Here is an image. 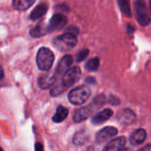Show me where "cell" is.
I'll list each match as a JSON object with an SVG mask.
<instances>
[{
    "label": "cell",
    "mask_w": 151,
    "mask_h": 151,
    "mask_svg": "<svg viewBox=\"0 0 151 151\" xmlns=\"http://www.w3.org/2000/svg\"><path fill=\"white\" fill-rule=\"evenodd\" d=\"M81 78V69L79 67H73L68 69L63 75L61 81L51 89L52 96H58L67 89L74 86Z\"/></svg>",
    "instance_id": "cell-1"
},
{
    "label": "cell",
    "mask_w": 151,
    "mask_h": 151,
    "mask_svg": "<svg viewBox=\"0 0 151 151\" xmlns=\"http://www.w3.org/2000/svg\"><path fill=\"white\" fill-rule=\"evenodd\" d=\"M91 89L88 86H78L74 89H72L68 95V101L71 104L76 105V106H79L86 102V101L90 98L91 96Z\"/></svg>",
    "instance_id": "cell-2"
},
{
    "label": "cell",
    "mask_w": 151,
    "mask_h": 151,
    "mask_svg": "<svg viewBox=\"0 0 151 151\" xmlns=\"http://www.w3.org/2000/svg\"><path fill=\"white\" fill-rule=\"evenodd\" d=\"M37 65L42 71H49L54 61L53 52L47 47H41L36 57Z\"/></svg>",
    "instance_id": "cell-3"
},
{
    "label": "cell",
    "mask_w": 151,
    "mask_h": 151,
    "mask_svg": "<svg viewBox=\"0 0 151 151\" xmlns=\"http://www.w3.org/2000/svg\"><path fill=\"white\" fill-rule=\"evenodd\" d=\"M55 48L61 52H68L72 50L78 44L77 36L72 35L70 33H65L55 37L52 41Z\"/></svg>",
    "instance_id": "cell-4"
},
{
    "label": "cell",
    "mask_w": 151,
    "mask_h": 151,
    "mask_svg": "<svg viewBox=\"0 0 151 151\" xmlns=\"http://www.w3.org/2000/svg\"><path fill=\"white\" fill-rule=\"evenodd\" d=\"M134 8L137 22L143 27L149 25L151 23V17L149 15L144 0H137V1H135Z\"/></svg>",
    "instance_id": "cell-5"
},
{
    "label": "cell",
    "mask_w": 151,
    "mask_h": 151,
    "mask_svg": "<svg viewBox=\"0 0 151 151\" xmlns=\"http://www.w3.org/2000/svg\"><path fill=\"white\" fill-rule=\"evenodd\" d=\"M117 129L114 126H106L102 128L101 131H99L96 134V142L99 144L105 143L111 139H113L115 136L117 135Z\"/></svg>",
    "instance_id": "cell-6"
},
{
    "label": "cell",
    "mask_w": 151,
    "mask_h": 151,
    "mask_svg": "<svg viewBox=\"0 0 151 151\" xmlns=\"http://www.w3.org/2000/svg\"><path fill=\"white\" fill-rule=\"evenodd\" d=\"M66 24H67V18L61 14H56L51 18L49 24L47 25L48 32L50 33L55 30H60L63 29L66 26Z\"/></svg>",
    "instance_id": "cell-7"
},
{
    "label": "cell",
    "mask_w": 151,
    "mask_h": 151,
    "mask_svg": "<svg viewBox=\"0 0 151 151\" xmlns=\"http://www.w3.org/2000/svg\"><path fill=\"white\" fill-rule=\"evenodd\" d=\"M73 62V58L71 55H65L64 57L61 58V60L59 61L58 66L54 71V75L56 76V78H58L59 76L63 75L68 69L70 68V66L72 65Z\"/></svg>",
    "instance_id": "cell-8"
},
{
    "label": "cell",
    "mask_w": 151,
    "mask_h": 151,
    "mask_svg": "<svg viewBox=\"0 0 151 151\" xmlns=\"http://www.w3.org/2000/svg\"><path fill=\"white\" fill-rule=\"evenodd\" d=\"M126 143V138L120 136L111 139L103 148V151H121Z\"/></svg>",
    "instance_id": "cell-9"
},
{
    "label": "cell",
    "mask_w": 151,
    "mask_h": 151,
    "mask_svg": "<svg viewBox=\"0 0 151 151\" xmlns=\"http://www.w3.org/2000/svg\"><path fill=\"white\" fill-rule=\"evenodd\" d=\"M116 119L124 124H132L135 119H136V115L135 113L131 110L130 109H125L121 110L120 112L117 113Z\"/></svg>",
    "instance_id": "cell-10"
},
{
    "label": "cell",
    "mask_w": 151,
    "mask_h": 151,
    "mask_svg": "<svg viewBox=\"0 0 151 151\" xmlns=\"http://www.w3.org/2000/svg\"><path fill=\"white\" fill-rule=\"evenodd\" d=\"M93 109L92 108V106H87V107H84L79 109L78 110H77L74 114L73 116V120L76 123H80L83 122L85 120H86L93 113Z\"/></svg>",
    "instance_id": "cell-11"
},
{
    "label": "cell",
    "mask_w": 151,
    "mask_h": 151,
    "mask_svg": "<svg viewBox=\"0 0 151 151\" xmlns=\"http://www.w3.org/2000/svg\"><path fill=\"white\" fill-rule=\"evenodd\" d=\"M113 116V110L110 109H105L100 112H98L93 118H92V123L93 124H101L107 120H109L111 116Z\"/></svg>",
    "instance_id": "cell-12"
},
{
    "label": "cell",
    "mask_w": 151,
    "mask_h": 151,
    "mask_svg": "<svg viewBox=\"0 0 151 151\" xmlns=\"http://www.w3.org/2000/svg\"><path fill=\"white\" fill-rule=\"evenodd\" d=\"M57 78L56 76L52 73V74H45L43 75L39 78L38 80V86L41 89H47L51 86H52L56 81H57Z\"/></svg>",
    "instance_id": "cell-13"
},
{
    "label": "cell",
    "mask_w": 151,
    "mask_h": 151,
    "mask_svg": "<svg viewBox=\"0 0 151 151\" xmlns=\"http://www.w3.org/2000/svg\"><path fill=\"white\" fill-rule=\"evenodd\" d=\"M146 138H147L146 131L144 129H137L131 134L129 141L132 146H139V144L145 141Z\"/></svg>",
    "instance_id": "cell-14"
},
{
    "label": "cell",
    "mask_w": 151,
    "mask_h": 151,
    "mask_svg": "<svg viewBox=\"0 0 151 151\" xmlns=\"http://www.w3.org/2000/svg\"><path fill=\"white\" fill-rule=\"evenodd\" d=\"M48 10V5L47 4H40L38 5L30 14L29 18L32 21H37L40 18H42Z\"/></svg>",
    "instance_id": "cell-15"
},
{
    "label": "cell",
    "mask_w": 151,
    "mask_h": 151,
    "mask_svg": "<svg viewBox=\"0 0 151 151\" xmlns=\"http://www.w3.org/2000/svg\"><path fill=\"white\" fill-rule=\"evenodd\" d=\"M48 29H47V25H45L44 22L38 23L35 28H33L29 34L32 37H41L46 34H48Z\"/></svg>",
    "instance_id": "cell-16"
},
{
    "label": "cell",
    "mask_w": 151,
    "mask_h": 151,
    "mask_svg": "<svg viewBox=\"0 0 151 151\" xmlns=\"http://www.w3.org/2000/svg\"><path fill=\"white\" fill-rule=\"evenodd\" d=\"M68 115V109L63 106H59L56 109L55 114L52 116V121L55 123H61L63 120L67 118Z\"/></svg>",
    "instance_id": "cell-17"
},
{
    "label": "cell",
    "mask_w": 151,
    "mask_h": 151,
    "mask_svg": "<svg viewBox=\"0 0 151 151\" xmlns=\"http://www.w3.org/2000/svg\"><path fill=\"white\" fill-rule=\"evenodd\" d=\"M36 0H13V6L19 11H25L29 9Z\"/></svg>",
    "instance_id": "cell-18"
},
{
    "label": "cell",
    "mask_w": 151,
    "mask_h": 151,
    "mask_svg": "<svg viewBox=\"0 0 151 151\" xmlns=\"http://www.w3.org/2000/svg\"><path fill=\"white\" fill-rule=\"evenodd\" d=\"M117 3H118L119 8L122 11V13L125 16L131 17L132 12H131V6H130L129 0H117Z\"/></svg>",
    "instance_id": "cell-19"
},
{
    "label": "cell",
    "mask_w": 151,
    "mask_h": 151,
    "mask_svg": "<svg viewBox=\"0 0 151 151\" xmlns=\"http://www.w3.org/2000/svg\"><path fill=\"white\" fill-rule=\"evenodd\" d=\"M99 66H100V60H99V58L96 57V58L91 59L90 60L87 61V63L86 65V68L88 71H96L99 68Z\"/></svg>",
    "instance_id": "cell-20"
},
{
    "label": "cell",
    "mask_w": 151,
    "mask_h": 151,
    "mask_svg": "<svg viewBox=\"0 0 151 151\" xmlns=\"http://www.w3.org/2000/svg\"><path fill=\"white\" fill-rule=\"evenodd\" d=\"M86 140V136L84 132H78L76 134V136L74 137L73 139V142L76 144V145H83L84 142Z\"/></svg>",
    "instance_id": "cell-21"
},
{
    "label": "cell",
    "mask_w": 151,
    "mask_h": 151,
    "mask_svg": "<svg viewBox=\"0 0 151 151\" xmlns=\"http://www.w3.org/2000/svg\"><path fill=\"white\" fill-rule=\"evenodd\" d=\"M89 54V50L88 49H83L81 50L78 55H77V61L78 62H80V61H83Z\"/></svg>",
    "instance_id": "cell-22"
},
{
    "label": "cell",
    "mask_w": 151,
    "mask_h": 151,
    "mask_svg": "<svg viewBox=\"0 0 151 151\" xmlns=\"http://www.w3.org/2000/svg\"><path fill=\"white\" fill-rule=\"evenodd\" d=\"M78 32H79V30L76 28V27H70V28H68V29H67V32L66 33H70V34H72V35H75V36H77L78 34Z\"/></svg>",
    "instance_id": "cell-23"
},
{
    "label": "cell",
    "mask_w": 151,
    "mask_h": 151,
    "mask_svg": "<svg viewBox=\"0 0 151 151\" xmlns=\"http://www.w3.org/2000/svg\"><path fill=\"white\" fill-rule=\"evenodd\" d=\"M35 151H44V146L41 143H39V142L36 143V145H35Z\"/></svg>",
    "instance_id": "cell-24"
},
{
    "label": "cell",
    "mask_w": 151,
    "mask_h": 151,
    "mask_svg": "<svg viewBox=\"0 0 151 151\" xmlns=\"http://www.w3.org/2000/svg\"><path fill=\"white\" fill-rule=\"evenodd\" d=\"M4 78V69L2 68V66L0 65V80H2Z\"/></svg>",
    "instance_id": "cell-25"
},
{
    "label": "cell",
    "mask_w": 151,
    "mask_h": 151,
    "mask_svg": "<svg viewBox=\"0 0 151 151\" xmlns=\"http://www.w3.org/2000/svg\"><path fill=\"white\" fill-rule=\"evenodd\" d=\"M121 151H132V150L130 149V148H125V149H122Z\"/></svg>",
    "instance_id": "cell-26"
},
{
    "label": "cell",
    "mask_w": 151,
    "mask_h": 151,
    "mask_svg": "<svg viewBox=\"0 0 151 151\" xmlns=\"http://www.w3.org/2000/svg\"><path fill=\"white\" fill-rule=\"evenodd\" d=\"M149 7H150V10H151V0H149Z\"/></svg>",
    "instance_id": "cell-27"
},
{
    "label": "cell",
    "mask_w": 151,
    "mask_h": 151,
    "mask_svg": "<svg viewBox=\"0 0 151 151\" xmlns=\"http://www.w3.org/2000/svg\"><path fill=\"white\" fill-rule=\"evenodd\" d=\"M0 151H4V150H3V149H2L1 147H0Z\"/></svg>",
    "instance_id": "cell-28"
}]
</instances>
